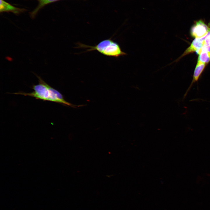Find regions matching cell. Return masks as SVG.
<instances>
[{"instance_id": "obj_9", "label": "cell", "mask_w": 210, "mask_h": 210, "mask_svg": "<svg viewBox=\"0 0 210 210\" xmlns=\"http://www.w3.org/2000/svg\"><path fill=\"white\" fill-rule=\"evenodd\" d=\"M207 51L210 52V46H203L199 50L196 52L198 54H200L202 51Z\"/></svg>"}, {"instance_id": "obj_3", "label": "cell", "mask_w": 210, "mask_h": 210, "mask_svg": "<svg viewBox=\"0 0 210 210\" xmlns=\"http://www.w3.org/2000/svg\"><path fill=\"white\" fill-rule=\"evenodd\" d=\"M210 30V28L203 20L196 21L191 27L190 33L191 36L200 38L206 35Z\"/></svg>"}, {"instance_id": "obj_5", "label": "cell", "mask_w": 210, "mask_h": 210, "mask_svg": "<svg viewBox=\"0 0 210 210\" xmlns=\"http://www.w3.org/2000/svg\"><path fill=\"white\" fill-rule=\"evenodd\" d=\"M24 8L16 7L8 3L4 0H0V12H11L15 14H18L26 11Z\"/></svg>"}, {"instance_id": "obj_8", "label": "cell", "mask_w": 210, "mask_h": 210, "mask_svg": "<svg viewBox=\"0 0 210 210\" xmlns=\"http://www.w3.org/2000/svg\"><path fill=\"white\" fill-rule=\"evenodd\" d=\"M198 61L205 64L208 63L210 61V52L207 51H202L200 54Z\"/></svg>"}, {"instance_id": "obj_10", "label": "cell", "mask_w": 210, "mask_h": 210, "mask_svg": "<svg viewBox=\"0 0 210 210\" xmlns=\"http://www.w3.org/2000/svg\"></svg>"}, {"instance_id": "obj_6", "label": "cell", "mask_w": 210, "mask_h": 210, "mask_svg": "<svg viewBox=\"0 0 210 210\" xmlns=\"http://www.w3.org/2000/svg\"><path fill=\"white\" fill-rule=\"evenodd\" d=\"M204 42V41H202L200 38H195L192 41L190 46L186 49L178 59L185 55L199 50L203 46Z\"/></svg>"}, {"instance_id": "obj_1", "label": "cell", "mask_w": 210, "mask_h": 210, "mask_svg": "<svg viewBox=\"0 0 210 210\" xmlns=\"http://www.w3.org/2000/svg\"><path fill=\"white\" fill-rule=\"evenodd\" d=\"M38 78V83L33 85L31 88L34 91L30 93L22 92L13 93L25 96H29L43 101H48L76 108L77 106L66 101L62 94L59 91L54 88L44 81L41 78L36 75Z\"/></svg>"}, {"instance_id": "obj_7", "label": "cell", "mask_w": 210, "mask_h": 210, "mask_svg": "<svg viewBox=\"0 0 210 210\" xmlns=\"http://www.w3.org/2000/svg\"><path fill=\"white\" fill-rule=\"evenodd\" d=\"M38 2L37 6L32 12L30 13L31 17L33 19L39 11L43 7L50 3L60 0H37Z\"/></svg>"}, {"instance_id": "obj_4", "label": "cell", "mask_w": 210, "mask_h": 210, "mask_svg": "<svg viewBox=\"0 0 210 210\" xmlns=\"http://www.w3.org/2000/svg\"><path fill=\"white\" fill-rule=\"evenodd\" d=\"M205 64L197 61V64L194 71L192 81L184 95V98L186 96L193 84L197 82L198 80L201 75L205 68Z\"/></svg>"}, {"instance_id": "obj_2", "label": "cell", "mask_w": 210, "mask_h": 210, "mask_svg": "<svg viewBox=\"0 0 210 210\" xmlns=\"http://www.w3.org/2000/svg\"><path fill=\"white\" fill-rule=\"evenodd\" d=\"M78 45L80 47L88 48V51L96 50L107 56L118 57L127 55L122 50L118 44L110 38L104 40L94 46L80 43Z\"/></svg>"}]
</instances>
